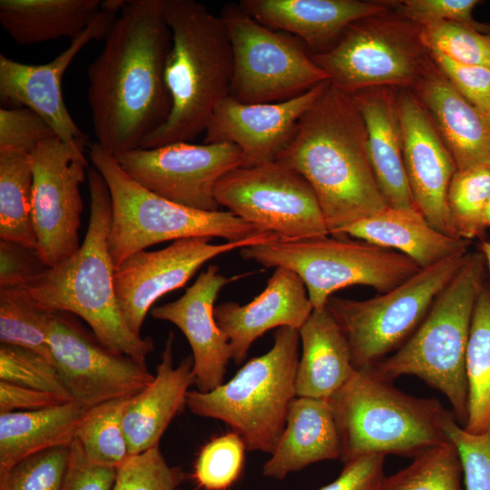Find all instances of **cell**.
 I'll use <instances>...</instances> for the list:
<instances>
[{
	"label": "cell",
	"instance_id": "6da1fadb",
	"mask_svg": "<svg viewBox=\"0 0 490 490\" xmlns=\"http://www.w3.org/2000/svg\"><path fill=\"white\" fill-rule=\"evenodd\" d=\"M172 44L161 0L127 1L89 65L96 142L113 155L141 148L168 119L172 99L165 67Z\"/></svg>",
	"mask_w": 490,
	"mask_h": 490
},
{
	"label": "cell",
	"instance_id": "7a4b0ae2",
	"mask_svg": "<svg viewBox=\"0 0 490 490\" xmlns=\"http://www.w3.org/2000/svg\"><path fill=\"white\" fill-rule=\"evenodd\" d=\"M277 161L311 186L331 236L388 206L371 166L363 116L352 95L330 81Z\"/></svg>",
	"mask_w": 490,
	"mask_h": 490
},
{
	"label": "cell",
	"instance_id": "3957f363",
	"mask_svg": "<svg viewBox=\"0 0 490 490\" xmlns=\"http://www.w3.org/2000/svg\"><path fill=\"white\" fill-rule=\"evenodd\" d=\"M87 178L90 216L83 242L74 254L49 267L25 288L42 308L77 315L103 347L146 366V357L154 349L153 341L131 331L116 297L115 268L109 248L110 191L94 167L88 170Z\"/></svg>",
	"mask_w": 490,
	"mask_h": 490
},
{
	"label": "cell",
	"instance_id": "277c9868",
	"mask_svg": "<svg viewBox=\"0 0 490 490\" xmlns=\"http://www.w3.org/2000/svg\"><path fill=\"white\" fill-rule=\"evenodd\" d=\"M172 35L165 67L172 110L142 149L190 142L205 132L220 102L230 96L233 54L226 25L193 0H161Z\"/></svg>",
	"mask_w": 490,
	"mask_h": 490
},
{
	"label": "cell",
	"instance_id": "5b68a950",
	"mask_svg": "<svg viewBox=\"0 0 490 490\" xmlns=\"http://www.w3.org/2000/svg\"><path fill=\"white\" fill-rule=\"evenodd\" d=\"M485 269L482 252L469 251L413 335L393 355L368 368L387 382L404 375L422 379L446 397L463 427L468 416L466 357Z\"/></svg>",
	"mask_w": 490,
	"mask_h": 490
},
{
	"label": "cell",
	"instance_id": "8992f818",
	"mask_svg": "<svg viewBox=\"0 0 490 490\" xmlns=\"http://www.w3.org/2000/svg\"><path fill=\"white\" fill-rule=\"evenodd\" d=\"M343 464L372 455L415 457L449 441L445 423L453 413L435 398L410 396L369 368L357 369L328 399Z\"/></svg>",
	"mask_w": 490,
	"mask_h": 490
},
{
	"label": "cell",
	"instance_id": "52a82bcc",
	"mask_svg": "<svg viewBox=\"0 0 490 490\" xmlns=\"http://www.w3.org/2000/svg\"><path fill=\"white\" fill-rule=\"evenodd\" d=\"M265 354L251 358L227 383L187 395V407L202 417L224 422L249 451L272 454L296 395L299 332L281 327Z\"/></svg>",
	"mask_w": 490,
	"mask_h": 490
},
{
	"label": "cell",
	"instance_id": "ba28073f",
	"mask_svg": "<svg viewBox=\"0 0 490 490\" xmlns=\"http://www.w3.org/2000/svg\"><path fill=\"white\" fill-rule=\"evenodd\" d=\"M89 147L111 195L109 248L115 269L131 255L167 240L219 237L234 241L267 232L229 211H199L166 200L132 179L97 142Z\"/></svg>",
	"mask_w": 490,
	"mask_h": 490
},
{
	"label": "cell",
	"instance_id": "9c48e42d",
	"mask_svg": "<svg viewBox=\"0 0 490 490\" xmlns=\"http://www.w3.org/2000/svg\"><path fill=\"white\" fill-rule=\"evenodd\" d=\"M240 250L245 260L297 273L314 309L326 308L328 299L338 289L365 285L384 293L422 270L400 252L347 236L277 239Z\"/></svg>",
	"mask_w": 490,
	"mask_h": 490
},
{
	"label": "cell",
	"instance_id": "30bf717a",
	"mask_svg": "<svg viewBox=\"0 0 490 490\" xmlns=\"http://www.w3.org/2000/svg\"><path fill=\"white\" fill-rule=\"evenodd\" d=\"M309 54L349 94L372 87L413 89L429 60L421 26L392 9L352 23L331 48Z\"/></svg>",
	"mask_w": 490,
	"mask_h": 490
},
{
	"label": "cell",
	"instance_id": "8fae6325",
	"mask_svg": "<svg viewBox=\"0 0 490 490\" xmlns=\"http://www.w3.org/2000/svg\"><path fill=\"white\" fill-rule=\"evenodd\" d=\"M468 253L422 269L391 290L368 299H328L326 307L348 341L356 369L371 368L413 335Z\"/></svg>",
	"mask_w": 490,
	"mask_h": 490
},
{
	"label": "cell",
	"instance_id": "7c38bea8",
	"mask_svg": "<svg viewBox=\"0 0 490 490\" xmlns=\"http://www.w3.org/2000/svg\"><path fill=\"white\" fill-rule=\"evenodd\" d=\"M233 54L230 96L248 104L279 103L329 81L297 37L270 29L246 14L239 4L221 10Z\"/></svg>",
	"mask_w": 490,
	"mask_h": 490
},
{
	"label": "cell",
	"instance_id": "4fadbf2b",
	"mask_svg": "<svg viewBox=\"0 0 490 490\" xmlns=\"http://www.w3.org/2000/svg\"><path fill=\"white\" fill-rule=\"evenodd\" d=\"M214 197L220 206L280 240L329 235L311 186L278 161L233 169L218 181Z\"/></svg>",
	"mask_w": 490,
	"mask_h": 490
},
{
	"label": "cell",
	"instance_id": "5bb4252c",
	"mask_svg": "<svg viewBox=\"0 0 490 490\" xmlns=\"http://www.w3.org/2000/svg\"><path fill=\"white\" fill-rule=\"evenodd\" d=\"M121 168L150 191L177 204L205 211H220L214 197L218 181L245 158L232 143L174 142L113 155Z\"/></svg>",
	"mask_w": 490,
	"mask_h": 490
},
{
	"label": "cell",
	"instance_id": "9a60e30c",
	"mask_svg": "<svg viewBox=\"0 0 490 490\" xmlns=\"http://www.w3.org/2000/svg\"><path fill=\"white\" fill-rule=\"evenodd\" d=\"M84 150L54 136L31 152L33 223L38 251L50 267L71 257L80 247L83 208L80 185L88 168Z\"/></svg>",
	"mask_w": 490,
	"mask_h": 490
},
{
	"label": "cell",
	"instance_id": "2e32d148",
	"mask_svg": "<svg viewBox=\"0 0 490 490\" xmlns=\"http://www.w3.org/2000/svg\"><path fill=\"white\" fill-rule=\"evenodd\" d=\"M265 232L241 240L211 243V238L174 240L164 249L134 253L114 270V286L122 318L137 336L152 305L162 296L183 287L210 260L236 249L277 240Z\"/></svg>",
	"mask_w": 490,
	"mask_h": 490
},
{
	"label": "cell",
	"instance_id": "e0dca14e",
	"mask_svg": "<svg viewBox=\"0 0 490 490\" xmlns=\"http://www.w3.org/2000/svg\"><path fill=\"white\" fill-rule=\"evenodd\" d=\"M65 313H54L48 343L54 364L73 401L91 408L132 397L154 379L146 366L112 352Z\"/></svg>",
	"mask_w": 490,
	"mask_h": 490
},
{
	"label": "cell",
	"instance_id": "ac0fdd59",
	"mask_svg": "<svg viewBox=\"0 0 490 490\" xmlns=\"http://www.w3.org/2000/svg\"><path fill=\"white\" fill-rule=\"evenodd\" d=\"M115 20L116 13L102 8L95 20L47 64H26L1 54L2 103L33 110L51 126L60 140L86 147L87 136L76 125L65 106L62 78L74 57L89 42L106 38Z\"/></svg>",
	"mask_w": 490,
	"mask_h": 490
},
{
	"label": "cell",
	"instance_id": "d6986e66",
	"mask_svg": "<svg viewBox=\"0 0 490 490\" xmlns=\"http://www.w3.org/2000/svg\"><path fill=\"white\" fill-rule=\"evenodd\" d=\"M397 92L404 166L414 203L433 227L458 238L446 201L456 164L414 92L410 89H397Z\"/></svg>",
	"mask_w": 490,
	"mask_h": 490
},
{
	"label": "cell",
	"instance_id": "ffe728a7",
	"mask_svg": "<svg viewBox=\"0 0 490 490\" xmlns=\"http://www.w3.org/2000/svg\"><path fill=\"white\" fill-rule=\"evenodd\" d=\"M329 81L279 103L248 104L228 96L216 106L204 132V143L237 145L245 158L242 167L275 162L292 138L300 117Z\"/></svg>",
	"mask_w": 490,
	"mask_h": 490
},
{
	"label": "cell",
	"instance_id": "44dd1931",
	"mask_svg": "<svg viewBox=\"0 0 490 490\" xmlns=\"http://www.w3.org/2000/svg\"><path fill=\"white\" fill-rule=\"evenodd\" d=\"M243 276L226 278L217 266L210 265L180 299L151 310L154 318L179 328L189 341L199 391H211L223 382L231 350L228 337L215 320L214 303L225 285Z\"/></svg>",
	"mask_w": 490,
	"mask_h": 490
},
{
	"label": "cell",
	"instance_id": "7402d4cb",
	"mask_svg": "<svg viewBox=\"0 0 490 490\" xmlns=\"http://www.w3.org/2000/svg\"><path fill=\"white\" fill-rule=\"evenodd\" d=\"M303 280L294 271L277 267L263 291L245 305L224 302L214 309L219 328L226 334L231 359L240 364L252 343L271 328L299 329L313 311Z\"/></svg>",
	"mask_w": 490,
	"mask_h": 490
},
{
	"label": "cell",
	"instance_id": "603a6c76",
	"mask_svg": "<svg viewBox=\"0 0 490 490\" xmlns=\"http://www.w3.org/2000/svg\"><path fill=\"white\" fill-rule=\"evenodd\" d=\"M238 4L261 24L299 39L311 54L331 48L352 23L391 9L388 1L240 0Z\"/></svg>",
	"mask_w": 490,
	"mask_h": 490
},
{
	"label": "cell",
	"instance_id": "cb8c5ba5",
	"mask_svg": "<svg viewBox=\"0 0 490 490\" xmlns=\"http://www.w3.org/2000/svg\"><path fill=\"white\" fill-rule=\"evenodd\" d=\"M410 90L430 115L457 170L490 166V113L466 99L430 56Z\"/></svg>",
	"mask_w": 490,
	"mask_h": 490
},
{
	"label": "cell",
	"instance_id": "d4e9b609",
	"mask_svg": "<svg viewBox=\"0 0 490 490\" xmlns=\"http://www.w3.org/2000/svg\"><path fill=\"white\" fill-rule=\"evenodd\" d=\"M174 334L171 332L161 355L154 379L129 399L122 426L130 455L155 446L172 419L187 407L189 388L195 384L192 357L173 365Z\"/></svg>",
	"mask_w": 490,
	"mask_h": 490
},
{
	"label": "cell",
	"instance_id": "484cf974",
	"mask_svg": "<svg viewBox=\"0 0 490 490\" xmlns=\"http://www.w3.org/2000/svg\"><path fill=\"white\" fill-rule=\"evenodd\" d=\"M351 95L366 124L371 166L386 201L394 208L416 209L404 166L397 89L372 87Z\"/></svg>",
	"mask_w": 490,
	"mask_h": 490
},
{
	"label": "cell",
	"instance_id": "4316f807",
	"mask_svg": "<svg viewBox=\"0 0 490 490\" xmlns=\"http://www.w3.org/2000/svg\"><path fill=\"white\" fill-rule=\"evenodd\" d=\"M341 236L400 252L421 269L467 253L471 244L469 240L439 231L416 209L390 206L349 225Z\"/></svg>",
	"mask_w": 490,
	"mask_h": 490
},
{
	"label": "cell",
	"instance_id": "83f0119b",
	"mask_svg": "<svg viewBox=\"0 0 490 490\" xmlns=\"http://www.w3.org/2000/svg\"><path fill=\"white\" fill-rule=\"evenodd\" d=\"M340 440L328 399L296 397L280 439L265 462V476L277 480L316 462L339 458Z\"/></svg>",
	"mask_w": 490,
	"mask_h": 490
},
{
	"label": "cell",
	"instance_id": "f1b7e54d",
	"mask_svg": "<svg viewBox=\"0 0 490 490\" xmlns=\"http://www.w3.org/2000/svg\"><path fill=\"white\" fill-rule=\"evenodd\" d=\"M299 332L302 355L296 374V395L328 399L357 370L348 341L327 307L313 309Z\"/></svg>",
	"mask_w": 490,
	"mask_h": 490
},
{
	"label": "cell",
	"instance_id": "f546056e",
	"mask_svg": "<svg viewBox=\"0 0 490 490\" xmlns=\"http://www.w3.org/2000/svg\"><path fill=\"white\" fill-rule=\"evenodd\" d=\"M88 409L69 401L35 411L0 414V475L31 455L71 445Z\"/></svg>",
	"mask_w": 490,
	"mask_h": 490
},
{
	"label": "cell",
	"instance_id": "4dcf8cb0",
	"mask_svg": "<svg viewBox=\"0 0 490 490\" xmlns=\"http://www.w3.org/2000/svg\"><path fill=\"white\" fill-rule=\"evenodd\" d=\"M100 0H1L0 23L23 45L74 39L101 12Z\"/></svg>",
	"mask_w": 490,
	"mask_h": 490
},
{
	"label": "cell",
	"instance_id": "1f68e13d",
	"mask_svg": "<svg viewBox=\"0 0 490 490\" xmlns=\"http://www.w3.org/2000/svg\"><path fill=\"white\" fill-rule=\"evenodd\" d=\"M32 201L31 154L0 152V240L38 250Z\"/></svg>",
	"mask_w": 490,
	"mask_h": 490
},
{
	"label": "cell",
	"instance_id": "d6a6232c",
	"mask_svg": "<svg viewBox=\"0 0 490 490\" xmlns=\"http://www.w3.org/2000/svg\"><path fill=\"white\" fill-rule=\"evenodd\" d=\"M468 416L464 429L490 432V286L484 284L476 299L466 357Z\"/></svg>",
	"mask_w": 490,
	"mask_h": 490
},
{
	"label": "cell",
	"instance_id": "836d02e7",
	"mask_svg": "<svg viewBox=\"0 0 490 490\" xmlns=\"http://www.w3.org/2000/svg\"><path fill=\"white\" fill-rule=\"evenodd\" d=\"M54 312L42 308L25 287L0 288V341L33 350L54 364L48 343Z\"/></svg>",
	"mask_w": 490,
	"mask_h": 490
},
{
	"label": "cell",
	"instance_id": "e575fe53",
	"mask_svg": "<svg viewBox=\"0 0 490 490\" xmlns=\"http://www.w3.org/2000/svg\"><path fill=\"white\" fill-rule=\"evenodd\" d=\"M130 398H117L93 407L81 420L74 439L92 463L118 468L131 456L122 426L123 412Z\"/></svg>",
	"mask_w": 490,
	"mask_h": 490
},
{
	"label": "cell",
	"instance_id": "d590c367",
	"mask_svg": "<svg viewBox=\"0 0 490 490\" xmlns=\"http://www.w3.org/2000/svg\"><path fill=\"white\" fill-rule=\"evenodd\" d=\"M463 468L452 441L431 446L407 467L385 476L379 490H465Z\"/></svg>",
	"mask_w": 490,
	"mask_h": 490
},
{
	"label": "cell",
	"instance_id": "8d00e7d4",
	"mask_svg": "<svg viewBox=\"0 0 490 490\" xmlns=\"http://www.w3.org/2000/svg\"><path fill=\"white\" fill-rule=\"evenodd\" d=\"M490 200V166L457 170L447 191V208L458 238L471 241L485 230Z\"/></svg>",
	"mask_w": 490,
	"mask_h": 490
},
{
	"label": "cell",
	"instance_id": "74e56055",
	"mask_svg": "<svg viewBox=\"0 0 490 490\" xmlns=\"http://www.w3.org/2000/svg\"><path fill=\"white\" fill-rule=\"evenodd\" d=\"M421 36L428 51L461 64L490 68V32L466 24L441 22L421 27Z\"/></svg>",
	"mask_w": 490,
	"mask_h": 490
},
{
	"label": "cell",
	"instance_id": "f35d334b",
	"mask_svg": "<svg viewBox=\"0 0 490 490\" xmlns=\"http://www.w3.org/2000/svg\"><path fill=\"white\" fill-rule=\"evenodd\" d=\"M246 446L230 431L209 441L201 450L194 466V479L205 490H227L240 478Z\"/></svg>",
	"mask_w": 490,
	"mask_h": 490
},
{
	"label": "cell",
	"instance_id": "ab89813d",
	"mask_svg": "<svg viewBox=\"0 0 490 490\" xmlns=\"http://www.w3.org/2000/svg\"><path fill=\"white\" fill-rule=\"evenodd\" d=\"M0 380L56 395L73 401L52 362L25 348L1 344Z\"/></svg>",
	"mask_w": 490,
	"mask_h": 490
},
{
	"label": "cell",
	"instance_id": "60d3db41",
	"mask_svg": "<svg viewBox=\"0 0 490 490\" xmlns=\"http://www.w3.org/2000/svg\"><path fill=\"white\" fill-rule=\"evenodd\" d=\"M70 446L48 448L21 460L0 475V490H62Z\"/></svg>",
	"mask_w": 490,
	"mask_h": 490
},
{
	"label": "cell",
	"instance_id": "b9f144b4",
	"mask_svg": "<svg viewBox=\"0 0 490 490\" xmlns=\"http://www.w3.org/2000/svg\"><path fill=\"white\" fill-rule=\"evenodd\" d=\"M187 474L171 466L159 446L130 456L118 468L112 490H177Z\"/></svg>",
	"mask_w": 490,
	"mask_h": 490
},
{
	"label": "cell",
	"instance_id": "7bdbcfd3",
	"mask_svg": "<svg viewBox=\"0 0 490 490\" xmlns=\"http://www.w3.org/2000/svg\"><path fill=\"white\" fill-rule=\"evenodd\" d=\"M445 430L458 450L465 490H490V432L475 435L466 431L454 413L446 419Z\"/></svg>",
	"mask_w": 490,
	"mask_h": 490
},
{
	"label": "cell",
	"instance_id": "ee69618b",
	"mask_svg": "<svg viewBox=\"0 0 490 490\" xmlns=\"http://www.w3.org/2000/svg\"><path fill=\"white\" fill-rule=\"evenodd\" d=\"M391 9L400 16L423 27L441 22H456L490 32V26L473 18L478 0H401L388 1Z\"/></svg>",
	"mask_w": 490,
	"mask_h": 490
},
{
	"label": "cell",
	"instance_id": "f6af8a7d",
	"mask_svg": "<svg viewBox=\"0 0 490 490\" xmlns=\"http://www.w3.org/2000/svg\"><path fill=\"white\" fill-rule=\"evenodd\" d=\"M56 136L51 126L26 107L0 109V152L20 151L29 154L43 142Z\"/></svg>",
	"mask_w": 490,
	"mask_h": 490
},
{
	"label": "cell",
	"instance_id": "bcb514c9",
	"mask_svg": "<svg viewBox=\"0 0 490 490\" xmlns=\"http://www.w3.org/2000/svg\"><path fill=\"white\" fill-rule=\"evenodd\" d=\"M429 56L450 82L470 103L490 113V68L461 64L434 51Z\"/></svg>",
	"mask_w": 490,
	"mask_h": 490
},
{
	"label": "cell",
	"instance_id": "7dc6e473",
	"mask_svg": "<svg viewBox=\"0 0 490 490\" xmlns=\"http://www.w3.org/2000/svg\"><path fill=\"white\" fill-rule=\"evenodd\" d=\"M49 267L38 250L0 240V288L28 286Z\"/></svg>",
	"mask_w": 490,
	"mask_h": 490
},
{
	"label": "cell",
	"instance_id": "c3c4849f",
	"mask_svg": "<svg viewBox=\"0 0 490 490\" xmlns=\"http://www.w3.org/2000/svg\"><path fill=\"white\" fill-rule=\"evenodd\" d=\"M117 468L95 465L89 461L74 439L62 490H112Z\"/></svg>",
	"mask_w": 490,
	"mask_h": 490
},
{
	"label": "cell",
	"instance_id": "681fc988",
	"mask_svg": "<svg viewBox=\"0 0 490 490\" xmlns=\"http://www.w3.org/2000/svg\"><path fill=\"white\" fill-rule=\"evenodd\" d=\"M386 456L366 455L344 464L339 475L318 490H379Z\"/></svg>",
	"mask_w": 490,
	"mask_h": 490
},
{
	"label": "cell",
	"instance_id": "f907efd6",
	"mask_svg": "<svg viewBox=\"0 0 490 490\" xmlns=\"http://www.w3.org/2000/svg\"><path fill=\"white\" fill-rule=\"evenodd\" d=\"M65 402L69 401L52 393L0 380V414L35 411Z\"/></svg>",
	"mask_w": 490,
	"mask_h": 490
},
{
	"label": "cell",
	"instance_id": "816d5d0a",
	"mask_svg": "<svg viewBox=\"0 0 490 490\" xmlns=\"http://www.w3.org/2000/svg\"><path fill=\"white\" fill-rule=\"evenodd\" d=\"M479 250L485 258V266L490 273V241L483 240L479 245Z\"/></svg>",
	"mask_w": 490,
	"mask_h": 490
},
{
	"label": "cell",
	"instance_id": "f5cc1de1",
	"mask_svg": "<svg viewBox=\"0 0 490 490\" xmlns=\"http://www.w3.org/2000/svg\"><path fill=\"white\" fill-rule=\"evenodd\" d=\"M485 224L486 227L490 229V200L487 203L486 210H485Z\"/></svg>",
	"mask_w": 490,
	"mask_h": 490
},
{
	"label": "cell",
	"instance_id": "db71d44e",
	"mask_svg": "<svg viewBox=\"0 0 490 490\" xmlns=\"http://www.w3.org/2000/svg\"><path fill=\"white\" fill-rule=\"evenodd\" d=\"M177 490H181V489L178 488Z\"/></svg>",
	"mask_w": 490,
	"mask_h": 490
}]
</instances>
